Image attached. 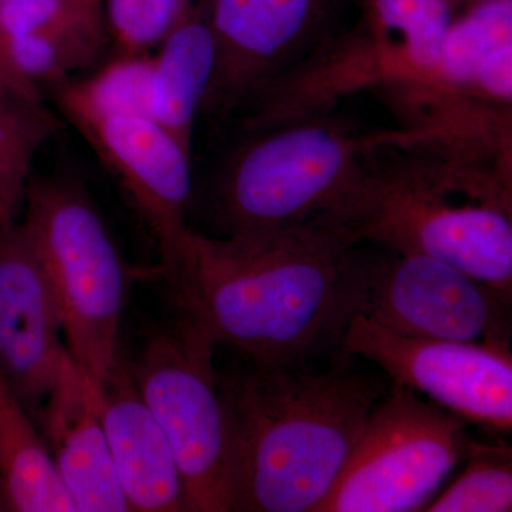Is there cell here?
I'll return each mask as SVG.
<instances>
[{"mask_svg": "<svg viewBox=\"0 0 512 512\" xmlns=\"http://www.w3.org/2000/svg\"><path fill=\"white\" fill-rule=\"evenodd\" d=\"M323 218L211 238L190 228L160 254L177 315L252 365L302 366L338 348L362 309L365 251Z\"/></svg>", "mask_w": 512, "mask_h": 512, "instance_id": "1", "label": "cell"}, {"mask_svg": "<svg viewBox=\"0 0 512 512\" xmlns=\"http://www.w3.org/2000/svg\"><path fill=\"white\" fill-rule=\"evenodd\" d=\"M322 218L355 244L433 256L512 293L511 136L404 128Z\"/></svg>", "mask_w": 512, "mask_h": 512, "instance_id": "2", "label": "cell"}, {"mask_svg": "<svg viewBox=\"0 0 512 512\" xmlns=\"http://www.w3.org/2000/svg\"><path fill=\"white\" fill-rule=\"evenodd\" d=\"M348 359L326 372L252 365L218 375L232 511L316 512L328 497L386 393Z\"/></svg>", "mask_w": 512, "mask_h": 512, "instance_id": "3", "label": "cell"}, {"mask_svg": "<svg viewBox=\"0 0 512 512\" xmlns=\"http://www.w3.org/2000/svg\"><path fill=\"white\" fill-rule=\"evenodd\" d=\"M403 130H366L329 109L251 128L215 180L214 211L225 235L325 217L377 148Z\"/></svg>", "mask_w": 512, "mask_h": 512, "instance_id": "4", "label": "cell"}, {"mask_svg": "<svg viewBox=\"0 0 512 512\" xmlns=\"http://www.w3.org/2000/svg\"><path fill=\"white\" fill-rule=\"evenodd\" d=\"M22 222L55 291L66 348L96 382L120 355L130 271L79 184L30 177Z\"/></svg>", "mask_w": 512, "mask_h": 512, "instance_id": "5", "label": "cell"}, {"mask_svg": "<svg viewBox=\"0 0 512 512\" xmlns=\"http://www.w3.org/2000/svg\"><path fill=\"white\" fill-rule=\"evenodd\" d=\"M466 421L393 384L316 512L423 511L466 460Z\"/></svg>", "mask_w": 512, "mask_h": 512, "instance_id": "6", "label": "cell"}, {"mask_svg": "<svg viewBox=\"0 0 512 512\" xmlns=\"http://www.w3.org/2000/svg\"><path fill=\"white\" fill-rule=\"evenodd\" d=\"M215 343L183 316L148 336L131 370L180 468L188 512L232 511Z\"/></svg>", "mask_w": 512, "mask_h": 512, "instance_id": "7", "label": "cell"}, {"mask_svg": "<svg viewBox=\"0 0 512 512\" xmlns=\"http://www.w3.org/2000/svg\"><path fill=\"white\" fill-rule=\"evenodd\" d=\"M512 293L429 255L365 252L359 315L410 338L511 345Z\"/></svg>", "mask_w": 512, "mask_h": 512, "instance_id": "8", "label": "cell"}, {"mask_svg": "<svg viewBox=\"0 0 512 512\" xmlns=\"http://www.w3.org/2000/svg\"><path fill=\"white\" fill-rule=\"evenodd\" d=\"M339 352L375 363L396 386L429 397L467 424L511 433V345L410 338L356 315Z\"/></svg>", "mask_w": 512, "mask_h": 512, "instance_id": "9", "label": "cell"}, {"mask_svg": "<svg viewBox=\"0 0 512 512\" xmlns=\"http://www.w3.org/2000/svg\"><path fill=\"white\" fill-rule=\"evenodd\" d=\"M340 0H204L217 45L201 113L228 114L329 42Z\"/></svg>", "mask_w": 512, "mask_h": 512, "instance_id": "10", "label": "cell"}, {"mask_svg": "<svg viewBox=\"0 0 512 512\" xmlns=\"http://www.w3.org/2000/svg\"><path fill=\"white\" fill-rule=\"evenodd\" d=\"M63 119L119 181L157 239L160 252L188 229L191 151L151 116L94 109L64 84L55 87Z\"/></svg>", "mask_w": 512, "mask_h": 512, "instance_id": "11", "label": "cell"}, {"mask_svg": "<svg viewBox=\"0 0 512 512\" xmlns=\"http://www.w3.org/2000/svg\"><path fill=\"white\" fill-rule=\"evenodd\" d=\"M55 291L25 228L0 225V379L33 420L69 350Z\"/></svg>", "mask_w": 512, "mask_h": 512, "instance_id": "12", "label": "cell"}, {"mask_svg": "<svg viewBox=\"0 0 512 512\" xmlns=\"http://www.w3.org/2000/svg\"><path fill=\"white\" fill-rule=\"evenodd\" d=\"M421 119H511L512 0L458 10L429 82L400 94Z\"/></svg>", "mask_w": 512, "mask_h": 512, "instance_id": "13", "label": "cell"}, {"mask_svg": "<svg viewBox=\"0 0 512 512\" xmlns=\"http://www.w3.org/2000/svg\"><path fill=\"white\" fill-rule=\"evenodd\" d=\"M101 423L131 511H188L173 448L141 396L130 360L117 357L97 382Z\"/></svg>", "mask_w": 512, "mask_h": 512, "instance_id": "14", "label": "cell"}, {"mask_svg": "<svg viewBox=\"0 0 512 512\" xmlns=\"http://www.w3.org/2000/svg\"><path fill=\"white\" fill-rule=\"evenodd\" d=\"M35 423L76 512L131 511L101 423L97 382L70 353Z\"/></svg>", "mask_w": 512, "mask_h": 512, "instance_id": "15", "label": "cell"}, {"mask_svg": "<svg viewBox=\"0 0 512 512\" xmlns=\"http://www.w3.org/2000/svg\"><path fill=\"white\" fill-rule=\"evenodd\" d=\"M365 35L375 52L377 84L402 94L429 82L439 67L458 10L450 0H362Z\"/></svg>", "mask_w": 512, "mask_h": 512, "instance_id": "16", "label": "cell"}, {"mask_svg": "<svg viewBox=\"0 0 512 512\" xmlns=\"http://www.w3.org/2000/svg\"><path fill=\"white\" fill-rule=\"evenodd\" d=\"M217 45L204 2L195 3L151 55V117L188 151L210 90Z\"/></svg>", "mask_w": 512, "mask_h": 512, "instance_id": "17", "label": "cell"}, {"mask_svg": "<svg viewBox=\"0 0 512 512\" xmlns=\"http://www.w3.org/2000/svg\"><path fill=\"white\" fill-rule=\"evenodd\" d=\"M0 491L8 511L76 512L35 420L2 379Z\"/></svg>", "mask_w": 512, "mask_h": 512, "instance_id": "18", "label": "cell"}, {"mask_svg": "<svg viewBox=\"0 0 512 512\" xmlns=\"http://www.w3.org/2000/svg\"><path fill=\"white\" fill-rule=\"evenodd\" d=\"M62 117L43 100L0 87V225L12 224L25 202L37 151L59 133Z\"/></svg>", "mask_w": 512, "mask_h": 512, "instance_id": "19", "label": "cell"}, {"mask_svg": "<svg viewBox=\"0 0 512 512\" xmlns=\"http://www.w3.org/2000/svg\"><path fill=\"white\" fill-rule=\"evenodd\" d=\"M466 467L436 495L427 512H507L512 510V450L500 443L470 440Z\"/></svg>", "mask_w": 512, "mask_h": 512, "instance_id": "20", "label": "cell"}, {"mask_svg": "<svg viewBox=\"0 0 512 512\" xmlns=\"http://www.w3.org/2000/svg\"><path fill=\"white\" fill-rule=\"evenodd\" d=\"M197 0H101L104 26L116 56H147L184 19Z\"/></svg>", "mask_w": 512, "mask_h": 512, "instance_id": "21", "label": "cell"}, {"mask_svg": "<svg viewBox=\"0 0 512 512\" xmlns=\"http://www.w3.org/2000/svg\"><path fill=\"white\" fill-rule=\"evenodd\" d=\"M64 86L94 109L151 116V55L116 56L89 79Z\"/></svg>", "mask_w": 512, "mask_h": 512, "instance_id": "22", "label": "cell"}, {"mask_svg": "<svg viewBox=\"0 0 512 512\" xmlns=\"http://www.w3.org/2000/svg\"><path fill=\"white\" fill-rule=\"evenodd\" d=\"M0 87L32 100H43L42 89L22 76L12 63L0 37Z\"/></svg>", "mask_w": 512, "mask_h": 512, "instance_id": "23", "label": "cell"}, {"mask_svg": "<svg viewBox=\"0 0 512 512\" xmlns=\"http://www.w3.org/2000/svg\"><path fill=\"white\" fill-rule=\"evenodd\" d=\"M72 5L82 9L83 12L89 13L94 18L103 19V13H101V0H69Z\"/></svg>", "mask_w": 512, "mask_h": 512, "instance_id": "24", "label": "cell"}, {"mask_svg": "<svg viewBox=\"0 0 512 512\" xmlns=\"http://www.w3.org/2000/svg\"><path fill=\"white\" fill-rule=\"evenodd\" d=\"M451 3H453L454 8L457 10L463 9L464 6H467L468 3L473 2V0H450Z\"/></svg>", "mask_w": 512, "mask_h": 512, "instance_id": "25", "label": "cell"}, {"mask_svg": "<svg viewBox=\"0 0 512 512\" xmlns=\"http://www.w3.org/2000/svg\"><path fill=\"white\" fill-rule=\"evenodd\" d=\"M0 511H8L6 510L5 500H3L2 491H0Z\"/></svg>", "mask_w": 512, "mask_h": 512, "instance_id": "26", "label": "cell"}, {"mask_svg": "<svg viewBox=\"0 0 512 512\" xmlns=\"http://www.w3.org/2000/svg\"><path fill=\"white\" fill-rule=\"evenodd\" d=\"M6 2V0H0V3Z\"/></svg>", "mask_w": 512, "mask_h": 512, "instance_id": "27", "label": "cell"}]
</instances>
